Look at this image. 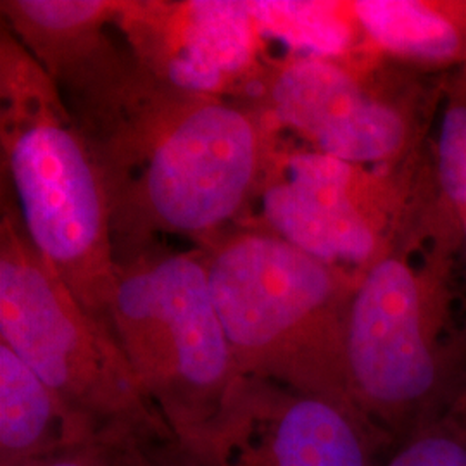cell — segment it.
<instances>
[{
	"instance_id": "14",
	"label": "cell",
	"mask_w": 466,
	"mask_h": 466,
	"mask_svg": "<svg viewBox=\"0 0 466 466\" xmlns=\"http://www.w3.org/2000/svg\"><path fill=\"white\" fill-rule=\"evenodd\" d=\"M248 5L263 40L280 42L285 54L340 57L370 46L352 0H258Z\"/></svg>"
},
{
	"instance_id": "20",
	"label": "cell",
	"mask_w": 466,
	"mask_h": 466,
	"mask_svg": "<svg viewBox=\"0 0 466 466\" xmlns=\"http://www.w3.org/2000/svg\"><path fill=\"white\" fill-rule=\"evenodd\" d=\"M0 466H35V461H2Z\"/></svg>"
},
{
	"instance_id": "6",
	"label": "cell",
	"mask_w": 466,
	"mask_h": 466,
	"mask_svg": "<svg viewBox=\"0 0 466 466\" xmlns=\"http://www.w3.org/2000/svg\"><path fill=\"white\" fill-rule=\"evenodd\" d=\"M0 340L44 380L86 441L111 442L128 435L175 441L115 335L35 249L4 190Z\"/></svg>"
},
{
	"instance_id": "13",
	"label": "cell",
	"mask_w": 466,
	"mask_h": 466,
	"mask_svg": "<svg viewBox=\"0 0 466 466\" xmlns=\"http://www.w3.org/2000/svg\"><path fill=\"white\" fill-rule=\"evenodd\" d=\"M86 441L44 380L0 340V463L38 461Z\"/></svg>"
},
{
	"instance_id": "11",
	"label": "cell",
	"mask_w": 466,
	"mask_h": 466,
	"mask_svg": "<svg viewBox=\"0 0 466 466\" xmlns=\"http://www.w3.org/2000/svg\"><path fill=\"white\" fill-rule=\"evenodd\" d=\"M367 42L425 73L466 67V0H352Z\"/></svg>"
},
{
	"instance_id": "4",
	"label": "cell",
	"mask_w": 466,
	"mask_h": 466,
	"mask_svg": "<svg viewBox=\"0 0 466 466\" xmlns=\"http://www.w3.org/2000/svg\"><path fill=\"white\" fill-rule=\"evenodd\" d=\"M460 248L406 237L367 268L350 302L346 358L354 406L402 441L441 413L466 380L451 329Z\"/></svg>"
},
{
	"instance_id": "15",
	"label": "cell",
	"mask_w": 466,
	"mask_h": 466,
	"mask_svg": "<svg viewBox=\"0 0 466 466\" xmlns=\"http://www.w3.org/2000/svg\"><path fill=\"white\" fill-rule=\"evenodd\" d=\"M429 152L432 206L427 235L461 240L466 211V67L450 73Z\"/></svg>"
},
{
	"instance_id": "17",
	"label": "cell",
	"mask_w": 466,
	"mask_h": 466,
	"mask_svg": "<svg viewBox=\"0 0 466 466\" xmlns=\"http://www.w3.org/2000/svg\"><path fill=\"white\" fill-rule=\"evenodd\" d=\"M106 444L113 466H194L171 439L128 435Z\"/></svg>"
},
{
	"instance_id": "7",
	"label": "cell",
	"mask_w": 466,
	"mask_h": 466,
	"mask_svg": "<svg viewBox=\"0 0 466 466\" xmlns=\"http://www.w3.org/2000/svg\"><path fill=\"white\" fill-rule=\"evenodd\" d=\"M448 75L404 66L367 46L348 56L269 59L250 104L302 146L365 167L425 156Z\"/></svg>"
},
{
	"instance_id": "9",
	"label": "cell",
	"mask_w": 466,
	"mask_h": 466,
	"mask_svg": "<svg viewBox=\"0 0 466 466\" xmlns=\"http://www.w3.org/2000/svg\"><path fill=\"white\" fill-rule=\"evenodd\" d=\"M115 30L161 82L252 102L271 54L240 0H121Z\"/></svg>"
},
{
	"instance_id": "12",
	"label": "cell",
	"mask_w": 466,
	"mask_h": 466,
	"mask_svg": "<svg viewBox=\"0 0 466 466\" xmlns=\"http://www.w3.org/2000/svg\"><path fill=\"white\" fill-rule=\"evenodd\" d=\"M121 0H2L0 15L50 78L115 30Z\"/></svg>"
},
{
	"instance_id": "10",
	"label": "cell",
	"mask_w": 466,
	"mask_h": 466,
	"mask_svg": "<svg viewBox=\"0 0 466 466\" xmlns=\"http://www.w3.org/2000/svg\"><path fill=\"white\" fill-rule=\"evenodd\" d=\"M382 433L332 400L242 377L194 466H373Z\"/></svg>"
},
{
	"instance_id": "8",
	"label": "cell",
	"mask_w": 466,
	"mask_h": 466,
	"mask_svg": "<svg viewBox=\"0 0 466 466\" xmlns=\"http://www.w3.org/2000/svg\"><path fill=\"white\" fill-rule=\"evenodd\" d=\"M431 206L429 152L402 167H365L279 130L237 225L263 228L329 265L363 273L402 238H423Z\"/></svg>"
},
{
	"instance_id": "19",
	"label": "cell",
	"mask_w": 466,
	"mask_h": 466,
	"mask_svg": "<svg viewBox=\"0 0 466 466\" xmlns=\"http://www.w3.org/2000/svg\"><path fill=\"white\" fill-rule=\"evenodd\" d=\"M460 261L463 267V280H465L466 290V211L463 218H461V246H460ZM454 350L458 354L460 363L466 368V317L465 323L461 327H458L456 332V339H454Z\"/></svg>"
},
{
	"instance_id": "5",
	"label": "cell",
	"mask_w": 466,
	"mask_h": 466,
	"mask_svg": "<svg viewBox=\"0 0 466 466\" xmlns=\"http://www.w3.org/2000/svg\"><path fill=\"white\" fill-rule=\"evenodd\" d=\"M106 325L185 454L215 433L242 379L218 315L202 250L161 240L115 250Z\"/></svg>"
},
{
	"instance_id": "16",
	"label": "cell",
	"mask_w": 466,
	"mask_h": 466,
	"mask_svg": "<svg viewBox=\"0 0 466 466\" xmlns=\"http://www.w3.org/2000/svg\"><path fill=\"white\" fill-rule=\"evenodd\" d=\"M383 466H466V380L450 404L410 433Z\"/></svg>"
},
{
	"instance_id": "3",
	"label": "cell",
	"mask_w": 466,
	"mask_h": 466,
	"mask_svg": "<svg viewBox=\"0 0 466 466\" xmlns=\"http://www.w3.org/2000/svg\"><path fill=\"white\" fill-rule=\"evenodd\" d=\"M0 165L2 190L35 249L106 325L116 254L99 171L59 86L4 21Z\"/></svg>"
},
{
	"instance_id": "2",
	"label": "cell",
	"mask_w": 466,
	"mask_h": 466,
	"mask_svg": "<svg viewBox=\"0 0 466 466\" xmlns=\"http://www.w3.org/2000/svg\"><path fill=\"white\" fill-rule=\"evenodd\" d=\"M198 248L240 375L332 400L361 417L346 358L361 273L248 225H233Z\"/></svg>"
},
{
	"instance_id": "1",
	"label": "cell",
	"mask_w": 466,
	"mask_h": 466,
	"mask_svg": "<svg viewBox=\"0 0 466 466\" xmlns=\"http://www.w3.org/2000/svg\"><path fill=\"white\" fill-rule=\"evenodd\" d=\"M52 80L99 171L115 250L198 246L246 215L279 137L258 106L165 84L113 34Z\"/></svg>"
},
{
	"instance_id": "18",
	"label": "cell",
	"mask_w": 466,
	"mask_h": 466,
	"mask_svg": "<svg viewBox=\"0 0 466 466\" xmlns=\"http://www.w3.org/2000/svg\"><path fill=\"white\" fill-rule=\"evenodd\" d=\"M35 466H113L106 442H82L57 451L44 460L35 461Z\"/></svg>"
}]
</instances>
